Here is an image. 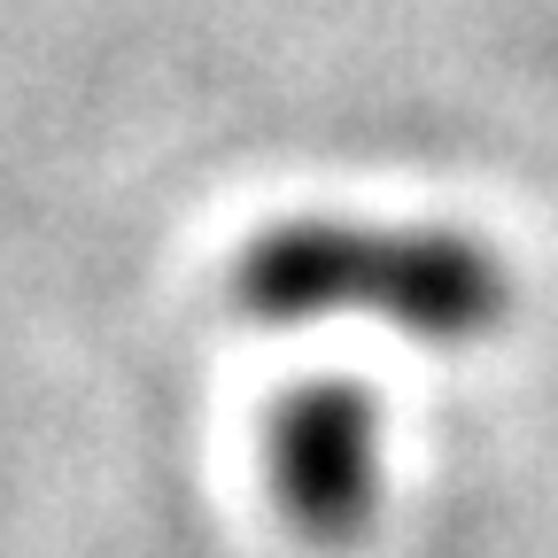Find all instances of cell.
<instances>
[{
	"instance_id": "1",
	"label": "cell",
	"mask_w": 558,
	"mask_h": 558,
	"mask_svg": "<svg viewBox=\"0 0 558 558\" xmlns=\"http://www.w3.org/2000/svg\"><path fill=\"white\" fill-rule=\"evenodd\" d=\"M226 295L256 326L380 318L418 341H481L512 311V271L473 233L295 218V226L256 233L233 256Z\"/></svg>"
},
{
	"instance_id": "2",
	"label": "cell",
	"mask_w": 558,
	"mask_h": 558,
	"mask_svg": "<svg viewBox=\"0 0 558 558\" xmlns=\"http://www.w3.org/2000/svg\"><path fill=\"white\" fill-rule=\"evenodd\" d=\"M271 488L311 543H349L380 505V403L349 380L295 388L271 411Z\"/></svg>"
}]
</instances>
